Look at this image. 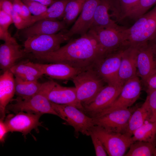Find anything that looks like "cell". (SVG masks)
<instances>
[{
  "mask_svg": "<svg viewBox=\"0 0 156 156\" xmlns=\"http://www.w3.org/2000/svg\"><path fill=\"white\" fill-rule=\"evenodd\" d=\"M67 26L62 20L43 19L21 30L19 34L26 39L36 36L56 34L66 29Z\"/></svg>",
  "mask_w": 156,
  "mask_h": 156,
  "instance_id": "obj_17",
  "label": "cell"
},
{
  "mask_svg": "<svg viewBox=\"0 0 156 156\" xmlns=\"http://www.w3.org/2000/svg\"><path fill=\"white\" fill-rule=\"evenodd\" d=\"M86 0H69L66 6L62 18L67 26L74 22L80 13Z\"/></svg>",
  "mask_w": 156,
  "mask_h": 156,
  "instance_id": "obj_28",
  "label": "cell"
},
{
  "mask_svg": "<svg viewBox=\"0 0 156 156\" xmlns=\"http://www.w3.org/2000/svg\"><path fill=\"white\" fill-rule=\"evenodd\" d=\"M11 15L13 23L18 29L21 30L25 28V20L23 19L18 14L14 11Z\"/></svg>",
  "mask_w": 156,
  "mask_h": 156,
  "instance_id": "obj_37",
  "label": "cell"
},
{
  "mask_svg": "<svg viewBox=\"0 0 156 156\" xmlns=\"http://www.w3.org/2000/svg\"><path fill=\"white\" fill-rule=\"evenodd\" d=\"M147 93V96L144 102L149 109L150 118L149 122L156 121V90Z\"/></svg>",
  "mask_w": 156,
  "mask_h": 156,
  "instance_id": "obj_31",
  "label": "cell"
},
{
  "mask_svg": "<svg viewBox=\"0 0 156 156\" xmlns=\"http://www.w3.org/2000/svg\"></svg>",
  "mask_w": 156,
  "mask_h": 156,
  "instance_id": "obj_46",
  "label": "cell"
},
{
  "mask_svg": "<svg viewBox=\"0 0 156 156\" xmlns=\"http://www.w3.org/2000/svg\"><path fill=\"white\" fill-rule=\"evenodd\" d=\"M155 145L151 142L142 141L133 142L125 156H151Z\"/></svg>",
  "mask_w": 156,
  "mask_h": 156,
  "instance_id": "obj_29",
  "label": "cell"
},
{
  "mask_svg": "<svg viewBox=\"0 0 156 156\" xmlns=\"http://www.w3.org/2000/svg\"><path fill=\"white\" fill-rule=\"evenodd\" d=\"M140 0H119L121 10L120 20L125 18L126 15L137 4Z\"/></svg>",
  "mask_w": 156,
  "mask_h": 156,
  "instance_id": "obj_33",
  "label": "cell"
},
{
  "mask_svg": "<svg viewBox=\"0 0 156 156\" xmlns=\"http://www.w3.org/2000/svg\"><path fill=\"white\" fill-rule=\"evenodd\" d=\"M13 23L11 15L0 10V27L8 29L10 26Z\"/></svg>",
  "mask_w": 156,
  "mask_h": 156,
  "instance_id": "obj_35",
  "label": "cell"
},
{
  "mask_svg": "<svg viewBox=\"0 0 156 156\" xmlns=\"http://www.w3.org/2000/svg\"><path fill=\"white\" fill-rule=\"evenodd\" d=\"M150 118L149 109L144 102L132 114L124 134L131 137L135 130L146 122H149Z\"/></svg>",
  "mask_w": 156,
  "mask_h": 156,
  "instance_id": "obj_23",
  "label": "cell"
},
{
  "mask_svg": "<svg viewBox=\"0 0 156 156\" xmlns=\"http://www.w3.org/2000/svg\"><path fill=\"white\" fill-rule=\"evenodd\" d=\"M107 54L95 37L88 31L54 51L34 56L42 61L64 63L83 70L94 68Z\"/></svg>",
  "mask_w": 156,
  "mask_h": 156,
  "instance_id": "obj_1",
  "label": "cell"
},
{
  "mask_svg": "<svg viewBox=\"0 0 156 156\" xmlns=\"http://www.w3.org/2000/svg\"><path fill=\"white\" fill-rule=\"evenodd\" d=\"M123 85L107 84L104 86L91 102L83 105V112L90 116L93 117L107 108L118 96Z\"/></svg>",
  "mask_w": 156,
  "mask_h": 156,
  "instance_id": "obj_11",
  "label": "cell"
},
{
  "mask_svg": "<svg viewBox=\"0 0 156 156\" xmlns=\"http://www.w3.org/2000/svg\"><path fill=\"white\" fill-rule=\"evenodd\" d=\"M51 103L59 117L73 127L75 133L90 135L95 125L93 117L74 106Z\"/></svg>",
  "mask_w": 156,
  "mask_h": 156,
  "instance_id": "obj_5",
  "label": "cell"
},
{
  "mask_svg": "<svg viewBox=\"0 0 156 156\" xmlns=\"http://www.w3.org/2000/svg\"><path fill=\"white\" fill-rule=\"evenodd\" d=\"M15 94L23 99H29L37 93L40 90L42 83L38 80L28 81L15 77Z\"/></svg>",
  "mask_w": 156,
  "mask_h": 156,
  "instance_id": "obj_25",
  "label": "cell"
},
{
  "mask_svg": "<svg viewBox=\"0 0 156 156\" xmlns=\"http://www.w3.org/2000/svg\"><path fill=\"white\" fill-rule=\"evenodd\" d=\"M155 57L149 42L139 46L136 60L137 75L144 83L156 67Z\"/></svg>",
  "mask_w": 156,
  "mask_h": 156,
  "instance_id": "obj_19",
  "label": "cell"
},
{
  "mask_svg": "<svg viewBox=\"0 0 156 156\" xmlns=\"http://www.w3.org/2000/svg\"><path fill=\"white\" fill-rule=\"evenodd\" d=\"M27 54L17 42H4L0 46V67L3 72L10 70Z\"/></svg>",
  "mask_w": 156,
  "mask_h": 156,
  "instance_id": "obj_21",
  "label": "cell"
},
{
  "mask_svg": "<svg viewBox=\"0 0 156 156\" xmlns=\"http://www.w3.org/2000/svg\"><path fill=\"white\" fill-rule=\"evenodd\" d=\"M100 0H86L78 18L70 28L67 31L71 37L75 35H83L88 31L93 21L96 9Z\"/></svg>",
  "mask_w": 156,
  "mask_h": 156,
  "instance_id": "obj_14",
  "label": "cell"
},
{
  "mask_svg": "<svg viewBox=\"0 0 156 156\" xmlns=\"http://www.w3.org/2000/svg\"><path fill=\"white\" fill-rule=\"evenodd\" d=\"M126 43L139 46L156 38V5L138 18L133 25L124 30Z\"/></svg>",
  "mask_w": 156,
  "mask_h": 156,
  "instance_id": "obj_3",
  "label": "cell"
},
{
  "mask_svg": "<svg viewBox=\"0 0 156 156\" xmlns=\"http://www.w3.org/2000/svg\"><path fill=\"white\" fill-rule=\"evenodd\" d=\"M65 29L55 34L36 36L26 39L24 44V50L26 53L34 55L48 53L54 51L60 47V45L70 40V38Z\"/></svg>",
  "mask_w": 156,
  "mask_h": 156,
  "instance_id": "obj_6",
  "label": "cell"
},
{
  "mask_svg": "<svg viewBox=\"0 0 156 156\" xmlns=\"http://www.w3.org/2000/svg\"><path fill=\"white\" fill-rule=\"evenodd\" d=\"M153 43H150L152 47V49L155 56H156V38L153 40Z\"/></svg>",
  "mask_w": 156,
  "mask_h": 156,
  "instance_id": "obj_44",
  "label": "cell"
},
{
  "mask_svg": "<svg viewBox=\"0 0 156 156\" xmlns=\"http://www.w3.org/2000/svg\"><path fill=\"white\" fill-rule=\"evenodd\" d=\"M10 70L15 77L25 81L38 80L44 75L38 70L27 62L16 64Z\"/></svg>",
  "mask_w": 156,
  "mask_h": 156,
  "instance_id": "obj_26",
  "label": "cell"
},
{
  "mask_svg": "<svg viewBox=\"0 0 156 156\" xmlns=\"http://www.w3.org/2000/svg\"><path fill=\"white\" fill-rule=\"evenodd\" d=\"M124 48L121 47L107 54L94 68L101 78L108 84H122L119 81L118 73Z\"/></svg>",
  "mask_w": 156,
  "mask_h": 156,
  "instance_id": "obj_10",
  "label": "cell"
},
{
  "mask_svg": "<svg viewBox=\"0 0 156 156\" xmlns=\"http://www.w3.org/2000/svg\"><path fill=\"white\" fill-rule=\"evenodd\" d=\"M52 81V80H49L42 83L38 92L29 99H23L18 97L14 99L15 103L7 105L6 111H11L16 114L21 111L42 114H48L59 117L53 108L48 97Z\"/></svg>",
  "mask_w": 156,
  "mask_h": 156,
  "instance_id": "obj_2",
  "label": "cell"
},
{
  "mask_svg": "<svg viewBox=\"0 0 156 156\" xmlns=\"http://www.w3.org/2000/svg\"><path fill=\"white\" fill-rule=\"evenodd\" d=\"M27 62L37 69L43 75L56 79L72 80L76 75L83 71L63 63L43 64L30 62Z\"/></svg>",
  "mask_w": 156,
  "mask_h": 156,
  "instance_id": "obj_15",
  "label": "cell"
},
{
  "mask_svg": "<svg viewBox=\"0 0 156 156\" xmlns=\"http://www.w3.org/2000/svg\"><path fill=\"white\" fill-rule=\"evenodd\" d=\"M138 107L117 109L93 117L94 124L108 130L124 134L132 114Z\"/></svg>",
  "mask_w": 156,
  "mask_h": 156,
  "instance_id": "obj_9",
  "label": "cell"
},
{
  "mask_svg": "<svg viewBox=\"0 0 156 156\" xmlns=\"http://www.w3.org/2000/svg\"><path fill=\"white\" fill-rule=\"evenodd\" d=\"M139 46L127 45L122 56L118 73L120 82L122 85L137 76L136 60Z\"/></svg>",
  "mask_w": 156,
  "mask_h": 156,
  "instance_id": "obj_18",
  "label": "cell"
},
{
  "mask_svg": "<svg viewBox=\"0 0 156 156\" xmlns=\"http://www.w3.org/2000/svg\"><path fill=\"white\" fill-rule=\"evenodd\" d=\"M131 138L133 142L142 141L154 144L156 138V121L146 122L134 131Z\"/></svg>",
  "mask_w": 156,
  "mask_h": 156,
  "instance_id": "obj_27",
  "label": "cell"
},
{
  "mask_svg": "<svg viewBox=\"0 0 156 156\" xmlns=\"http://www.w3.org/2000/svg\"><path fill=\"white\" fill-rule=\"evenodd\" d=\"M42 115L21 111L15 115L8 116L4 122L9 132H20L25 137L33 129H36L38 126H41L39 120Z\"/></svg>",
  "mask_w": 156,
  "mask_h": 156,
  "instance_id": "obj_13",
  "label": "cell"
},
{
  "mask_svg": "<svg viewBox=\"0 0 156 156\" xmlns=\"http://www.w3.org/2000/svg\"><path fill=\"white\" fill-rule=\"evenodd\" d=\"M48 97L51 102L74 106L83 112V107L77 98L75 87L63 86L52 81Z\"/></svg>",
  "mask_w": 156,
  "mask_h": 156,
  "instance_id": "obj_16",
  "label": "cell"
},
{
  "mask_svg": "<svg viewBox=\"0 0 156 156\" xmlns=\"http://www.w3.org/2000/svg\"><path fill=\"white\" fill-rule=\"evenodd\" d=\"M29 9L33 16H38L42 14L47 10V6L41 3L31 0H22Z\"/></svg>",
  "mask_w": 156,
  "mask_h": 156,
  "instance_id": "obj_32",
  "label": "cell"
},
{
  "mask_svg": "<svg viewBox=\"0 0 156 156\" xmlns=\"http://www.w3.org/2000/svg\"><path fill=\"white\" fill-rule=\"evenodd\" d=\"M122 27L90 29L88 32L96 38L107 54L127 45Z\"/></svg>",
  "mask_w": 156,
  "mask_h": 156,
  "instance_id": "obj_12",
  "label": "cell"
},
{
  "mask_svg": "<svg viewBox=\"0 0 156 156\" xmlns=\"http://www.w3.org/2000/svg\"><path fill=\"white\" fill-rule=\"evenodd\" d=\"M141 90L140 81L137 76L128 80L124 83L119 95L115 101L94 117L115 110L130 107L139 97Z\"/></svg>",
  "mask_w": 156,
  "mask_h": 156,
  "instance_id": "obj_8",
  "label": "cell"
},
{
  "mask_svg": "<svg viewBox=\"0 0 156 156\" xmlns=\"http://www.w3.org/2000/svg\"><path fill=\"white\" fill-rule=\"evenodd\" d=\"M146 86L147 93L156 90V67L144 82Z\"/></svg>",
  "mask_w": 156,
  "mask_h": 156,
  "instance_id": "obj_36",
  "label": "cell"
},
{
  "mask_svg": "<svg viewBox=\"0 0 156 156\" xmlns=\"http://www.w3.org/2000/svg\"><path fill=\"white\" fill-rule=\"evenodd\" d=\"M155 4L156 0H140L125 18L128 17L136 20L147 12L148 10Z\"/></svg>",
  "mask_w": 156,
  "mask_h": 156,
  "instance_id": "obj_30",
  "label": "cell"
},
{
  "mask_svg": "<svg viewBox=\"0 0 156 156\" xmlns=\"http://www.w3.org/2000/svg\"><path fill=\"white\" fill-rule=\"evenodd\" d=\"M14 75L10 70L3 72L0 76V119L4 120L6 108L15 93Z\"/></svg>",
  "mask_w": 156,
  "mask_h": 156,
  "instance_id": "obj_20",
  "label": "cell"
},
{
  "mask_svg": "<svg viewBox=\"0 0 156 156\" xmlns=\"http://www.w3.org/2000/svg\"><path fill=\"white\" fill-rule=\"evenodd\" d=\"M12 4L13 11L19 14L22 9L23 3L22 0H10Z\"/></svg>",
  "mask_w": 156,
  "mask_h": 156,
  "instance_id": "obj_42",
  "label": "cell"
},
{
  "mask_svg": "<svg viewBox=\"0 0 156 156\" xmlns=\"http://www.w3.org/2000/svg\"><path fill=\"white\" fill-rule=\"evenodd\" d=\"M91 132L101 140L109 156H124L126 151L133 142L131 137L108 130L99 126L95 125Z\"/></svg>",
  "mask_w": 156,
  "mask_h": 156,
  "instance_id": "obj_7",
  "label": "cell"
},
{
  "mask_svg": "<svg viewBox=\"0 0 156 156\" xmlns=\"http://www.w3.org/2000/svg\"><path fill=\"white\" fill-rule=\"evenodd\" d=\"M38 2L47 6H49L57 0H31Z\"/></svg>",
  "mask_w": 156,
  "mask_h": 156,
  "instance_id": "obj_43",
  "label": "cell"
},
{
  "mask_svg": "<svg viewBox=\"0 0 156 156\" xmlns=\"http://www.w3.org/2000/svg\"><path fill=\"white\" fill-rule=\"evenodd\" d=\"M9 132L8 128L3 120H0V141L1 142H4L6 134Z\"/></svg>",
  "mask_w": 156,
  "mask_h": 156,
  "instance_id": "obj_40",
  "label": "cell"
},
{
  "mask_svg": "<svg viewBox=\"0 0 156 156\" xmlns=\"http://www.w3.org/2000/svg\"><path fill=\"white\" fill-rule=\"evenodd\" d=\"M19 15L26 20L29 19L32 16L28 7L23 2L22 5V10Z\"/></svg>",
  "mask_w": 156,
  "mask_h": 156,
  "instance_id": "obj_41",
  "label": "cell"
},
{
  "mask_svg": "<svg viewBox=\"0 0 156 156\" xmlns=\"http://www.w3.org/2000/svg\"><path fill=\"white\" fill-rule=\"evenodd\" d=\"M69 0H56L42 14L38 16L32 15L28 21L29 25H30L39 21L43 19H62L66 6Z\"/></svg>",
  "mask_w": 156,
  "mask_h": 156,
  "instance_id": "obj_24",
  "label": "cell"
},
{
  "mask_svg": "<svg viewBox=\"0 0 156 156\" xmlns=\"http://www.w3.org/2000/svg\"><path fill=\"white\" fill-rule=\"evenodd\" d=\"M114 0H100L94 15L92 28H102L109 27L120 28L115 22L110 18L109 11L111 10Z\"/></svg>",
  "mask_w": 156,
  "mask_h": 156,
  "instance_id": "obj_22",
  "label": "cell"
},
{
  "mask_svg": "<svg viewBox=\"0 0 156 156\" xmlns=\"http://www.w3.org/2000/svg\"><path fill=\"white\" fill-rule=\"evenodd\" d=\"M153 156H156V146L155 145L153 150Z\"/></svg>",
  "mask_w": 156,
  "mask_h": 156,
  "instance_id": "obj_45",
  "label": "cell"
},
{
  "mask_svg": "<svg viewBox=\"0 0 156 156\" xmlns=\"http://www.w3.org/2000/svg\"><path fill=\"white\" fill-rule=\"evenodd\" d=\"M0 39L4 41L5 42L15 43L17 42L16 39L12 36L9 33L8 29H3L0 27Z\"/></svg>",
  "mask_w": 156,
  "mask_h": 156,
  "instance_id": "obj_38",
  "label": "cell"
},
{
  "mask_svg": "<svg viewBox=\"0 0 156 156\" xmlns=\"http://www.w3.org/2000/svg\"><path fill=\"white\" fill-rule=\"evenodd\" d=\"M0 10L11 15L13 11L11 1L10 0H0Z\"/></svg>",
  "mask_w": 156,
  "mask_h": 156,
  "instance_id": "obj_39",
  "label": "cell"
},
{
  "mask_svg": "<svg viewBox=\"0 0 156 156\" xmlns=\"http://www.w3.org/2000/svg\"><path fill=\"white\" fill-rule=\"evenodd\" d=\"M72 80L77 98L83 106L91 102L104 86V81L94 68L81 71Z\"/></svg>",
  "mask_w": 156,
  "mask_h": 156,
  "instance_id": "obj_4",
  "label": "cell"
},
{
  "mask_svg": "<svg viewBox=\"0 0 156 156\" xmlns=\"http://www.w3.org/2000/svg\"><path fill=\"white\" fill-rule=\"evenodd\" d=\"M94 145L96 156H106L108 154L105 147L99 137L95 134L91 132L90 135Z\"/></svg>",
  "mask_w": 156,
  "mask_h": 156,
  "instance_id": "obj_34",
  "label": "cell"
}]
</instances>
